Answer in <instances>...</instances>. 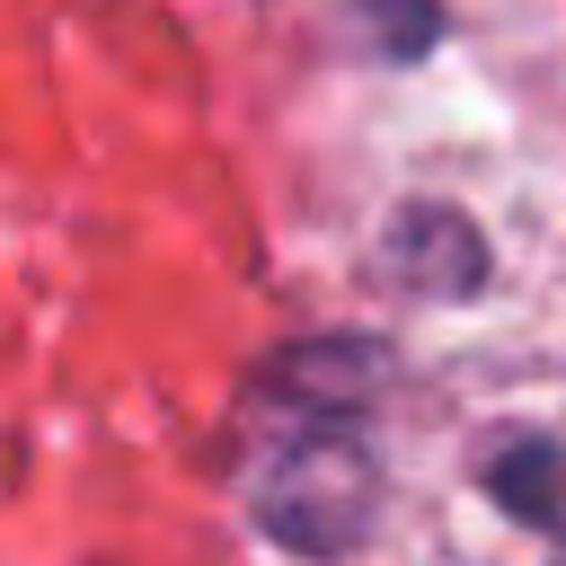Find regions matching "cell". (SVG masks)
Listing matches in <instances>:
<instances>
[{"label":"cell","mask_w":566,"mask_h":566,"mask_svg":"<svg viewBox=\"0 0 566 566\" xmlns=\"http://www.w3.org/2000/svg\"><path fill=\"white\" fill-rule=\"evenodd\" d=\"M495 478H504V495H513L522 513L548 504V451H513V469H495Z\"/></svg>","instance_id":"obj_1"}]
</instances>
